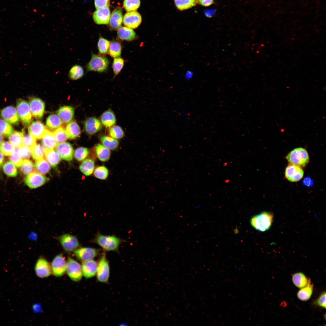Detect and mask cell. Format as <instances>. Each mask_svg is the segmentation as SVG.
Wrapping results in <instances>:
<instances>
[{"mask_svg":"<svg viewBox=\"0 0 326 326\" xmlns=\"http://www.w3.org/2000/svg\"><path fill=\"white\" fill-rule=\"evenodd\" d=\"M95 167V162L91 158H87L81 164L79 168L81 171L85 175L89 176L94 172Z\"/></svg>","mask_w":326,"mask_h":326,"instance_id":"31","label":"cell"},{"mask_svg":"<svg viewBox=\"0 0 326 326\" xmlns=\"http://www.w3.org/2000/svg\"><path fill=\"white\" fill-rule=\"evenodd\" d=\"M123 16L122 8L118 7L112 11L109 20V25L111 29L117 30L120 27L122 24Z\"/></svg>","mask_w":326,"mask_h":326,"instance_id":"21","label":"cell"},{"mask_svg":"<svg viewBox=\"0 0 326 326\" xmlns=\"http://www.w3.org/2000/svg\"><path fill=\"white\" fill-rule=\"evenodd\" d=\"M24 136L23 132L14 131L9 136V142L14 147H19L22 145Z\"/></svg>","mask_w":326,"mask_h":326,"instance_id":"35","label":"cell"},{"mask_svg":"<svg viewBox=\"0 0 326 326\" xmlns=\"http://www.w3.org/2000/svg\"><path fill=\"white\" fill-rule=\"evenodd\" d=\"M50 165L47 161L43 158L37 160L34 165L37 172L43 174L49 171L51 168Z\"/></svg>","mask_w":326,"mask_h":326,"instance_id":"36","label":"cell"},{"mask_svg":"<svg viewBox=\"0 0 326 326\" xmlns=\"http://www.w3.org/2000/svg\"><path fill=\"white\" fill-rule=\"evenodd\" d=\"M304 173L302 168L289 164L285 169V176L289 181L296 182L300 181L303 177Z\"/></svg>","mask_w":326,"mask_h":326,"instance_id":"12","label":"cell"},{"mask_svg":"<svg viewBox=\"0 0 326 326\" xmlns=\"http://www.w3.org/2000/svg\"><path fill=\"white\" fill-rule=\"evenodd\" d=\"M29 106L33 116L37 118L42 117L45 110V104L41 99L33 98L29 101Z\"/></svg>","mask_w":326,"mask_h":326,"instance_id":"16","label":"cell"},{"mask_svg":"<svg viewBox=\"0 0 326 326\" xmlns=\"http://www.w3.org/2000/svg\"><path fill=\"white\" fill-rule=\"evenodd\" d=\"M2 117L8 122L14 125H18L19 117L15 108L13 106L7 107L1 111Z\"/></svg>","mask_w":326,"mask_h":326,"instance_id":"19","label":"cell"},{"mask_svg":"<svg viewBox=\"0 0 326 326\" xmlns=\"http://www.w3.org/2000/svg\"><path fill=\"white\" fill-rule=\"evenodd\" d=\"M53 133L58 143L64 142L67 139L66 129L62 127L57 128Z\"/></svg>","mask_w":326,"mask_h":326,"instance_id":"51","label":"cell"},{"mask_svg":"<svg viewBox=\"0 0 326 326\" xmlns=\"http://www.w3.org/2000/svg\"><path fill=\"white\" fill-rule=\"evenodd\" d=\"M10 161L16 167H20L21 165L23 158L21 154L19 147H16L13 152L9 155Z\"/></svg>","mask_w":326,"mask_h":326,"instance_id":"42","label":"cell"},{"mask_svg":"<svg viewBox=\"0 0 326 326\" xmlns=\"http://www.w3.org/2000/svg\"><path fill=\"white\" fill-rule=\"evenodd\" d=\"M110 16L109 6L97 9L93 14L94 22L98 24H107L109 23Z\"/></svg>","mask_w":326,"mask_h":326,"instance_id":"17","label":"cell"},{"mask_svg":"<svg viewBox=\"0 0 326 326\" xmlns=\"http://www.w3.org/2000/svg\"><path fill=\"white\" fill-rule=\"evenodd\" d=\"M140 4V0H124L123 1L124 7L127 12L136 10Z\"/></svg>","mask_w":326,"mask_h":326,"instance_id":"44","label":"cell"},{"mask_svg":"<svg viewBox=\"0 0 326 326\" xmlns=\"http://www.w3.org/2000/svg\"><path fill=\"white\" fill-rule=\"evenodd\" d=\"M99 250L90 247H82L74 251V254L79 260L85 261L92 259L97 256Z\"/></svg>","mask_w":326,"mask_h":326,"instance_id":"11","label":"cell"},{"mask_svg":"<svg viewBox=\"0 0 326 326\" xmlns=\"http://www.w3.org/2000/svg\"><path fill=\"white\" fill-rule=\"evenodd\" d=\"M62 122L58 115L53 114L50 115L47 118L46 125L49 129L51 130L56 129L61 127Z\"/></svg>","mask_w":326,"mask_h":326,"instance_id":"34","label":"cell"},{"mask_svg":"<svg viewBox=\"0 0 326 326\" xmlns=\"http://www.w3.org/2000/svg\"><path fill=\"white\" fill-rule=\"evenodd\" d=\"M110 273L109 264L106 258L105 252H103L98 263L97 272V280L101 283H107L108 281Z\"/></svg>","mask_w":326,"mask_h":326,"instance_id":"5","label":"cell"},{"mask_svg":"<svg viewBox=\"0 0 326 326\" xmlns=\"http://www.w3.org/2000/svg\"><path fill=\"white\" fill-rule=\"evenodd\" d=\"M45 157L50 165L54 168L58 165L61 161L60 155L54 149H45Z\"/></svg>","mask_w":326,"mask_h":326,"instance_id":"28","label":"cell"},{"mask_svg":"<svg viewBox=\"0 0 326 326\" xmlns=\"http://www.w3.org/2000/svg\"><path fill=\"white\" fill-rule=\"evenodd\" d=\"M16 109L18 115L23 124L25 126H28L31 121L32 113L28 103L23 99H18Z\"/></svg>","mask_w":326,"mask_h":326,"instance_id":"6","label":"cell"},{"mask_svg":"<svg viewBox=\"0 0 326 326\" xmlns=\"http://www.w3.org/2000/svg\"><path fill=\"white\" fill-rule=\"evenodd\" d=\"M292 281L294 285L300 289L305 287L311 283L310 280L302 273H295L292 276Z\"/></svg>","mask_w":326,"mask_h":326,"instance_id":"30","label":"cell"},{"mask_svg":"<svg viewBox=\"0 0 326 326\" xmlns=\"http://www.w3.org/2000/svg\"><path fill=\"white\" fill-rule=\"evenodd\" d=\"M98 263L93 259L82 262V273L87 279L95 276L97 273Z\"/></svg>","mask_w":326,"mask_h":326,"instance_id":"20","label":"cell"},{"mask_svg":"<svg viewBox=\"0 0 326 326\" xmlns=\"http://www.w3.org/2000/svg\"><path fill=\"white\" fill-rule=\"evenodd\" d=\"M216 11L215 9H207L204 11V14L206 17L210 18L215 14Z\"/></svg>","mask_w":326,"mask_h":326,"instance_id":"58","label":"cell"},{"mask_svg":"<svg viewBox=\"0 0 326 326\" xmlns=\"http://www.w3.org/2000/svg\"><path fill=\"white\" fill-rule=\"evenodd\" d=\"M303 184L309 187L312 186L313 184L312 180L309 177H306L303 181Z\"/></svg>","mask_w":326,"mask_h":326,"instance_id":"59","label":"cell"},{"mask_svg":"<svg viewBox=\"0 0 326 326\" xmlns=\"http://www.w3.org/2000/svg\"><path fill=\"white\" fill-rule=\"evenodd\" d=\"M66 131L68 139H74L80 135L81 130L78 125L75 121L70 122L66 126Z\"/></svg>","mask_w":326,"mask_h":326,"instance_id":"25","label":"cell"},{"mask_svg":"<svg viewBox=\"0 0 326 326\" xmlns=\"http://www.w3.org/2000/svg\"><path fill=\"white\" fill-rule=\"evenodd\" d=\"M55 149L62 159L69 161L72 160L74 150L71 144L65 142L58 143Z\"/></svg>","mask_w":326,"mask_h":326,"instance_id":"14","label":"cell"},{"mask_svg":"<svg viewBox=\"0 0 326 326\" xmlns=\"http://www.w3.org/2000/svg\"><path fill=\"white\" fill-rule=\"evenodd\" d=\"M22 172L25 175H27L33 172L34 170V165L33 162L27 159L23 160L21 166Z\"/></svg>","mask_w":326,"mask_h":326,"instance_id":"48","label":"cell"},{"mask_svg":"<svg viewBox=\"0 0 326 326\" xmlns=\"http://www.w3.org/2000/svg\"><path fill=\"white\" fill-rule=\"evenodd\" d=\"M13 132L11 126L5 121L0 119V134L5 136H9Z\"/></svg>","mask_w":326,"mask_h":326,"instance_id":"49","label":"cell"},{"mask_svg":"<svg viewBox=\"0 0 326 326\" xmlns=\"http://www.w3.org/2000/svg\"><path fill=\"white\" fill-rule=\"evenodd\" d=\"M35 271L37 275L42 278L48 277L52 273L51 266L46 259L42 257L37 261Z\"/></svg>","mask_w":326,"mask_h":326,"instance_id":"13","label":"cell"},{"mask_svg":"<svg viewBox=\"0 0 326 326\" xmlns=\"http://www.w3.org/2000/svg\"><path fill=\"white\" fill-rule=\"evenodd\" d=\"M41 139L42 145L45 149H54L58 143L53 133L47 129Z\"/></svg>","mask_w":326,"mask_h":326,"instance_id":"24","label":"cell"},{"mask_svg":"<svg viewBox=\"0 0 326 326\" xmlns=\"http://www.w3.org/2000/svg\"><path fill=\"white\" fill-rule=\"evenodd\" d=\"M46 130L44 124L39 121L32 122L28 128L29 134L36 139H41Z\"/></svg>","mask_w":326,"mask_h":326,"instance_id":"22","label":"cell"},{"mask_svg":"<svg viewBox=\"0 0 326 326\" xmlns=\"http://www.w3.org/2000/svg\"><path fill=\"white\" fill-rule=\"evenodd\" d=\"M4 160L3 154L0 151V169H1Z\"/></svg>","mask_w":326,"mask_h":326,"instance_id":"60","label":"cell"},{"mask_svg":"<svg viewBox=\"0 0 326 326\" xmlns=\"http://www.w3.org/2000/svg\"><path fill=\"white\" fill-rule=\"evenodd\" d=\"M48 178L38 172H32L27 175L24 179L25 184L30 188L39 187L48 181Z\"/></svg>","mask_w":326,"mask_h":326,"instance_id":"9","label":"cell"},{"mask_svg":"<svg viewBox=\"0 0 326 326\" xmlns=\"http://www.w3.org/2000/svg\"><path fill=\"white\" fill-rule=\"evenodd\" d=\"M67 262L62 254L56 256L52 261L51 267L52 273L56 277L62 276L66 271Z\"/></svg>","mask_w":326,"mask_h":326,"instance_id":"10","label":"cell"},{"mask_svg":"<svg viewBox=\"0 0 326 326\" xmlns=\"http://www.w3.org/2000/svg\"><path fill=\"white\" fill-rule=\"evenodd\" d=\"M197 2L203 6H208L214 3L213 0H197Z\"/></svg>","mask_w":326,"mask_h":326,"instance_id":"57","label":"cell"},{"mask_svg":"<svg viewBox=\"0 0 326 326\" xmlns=\"http://www.w3.org/2000/svg\"><path fill=\"white\" fill-rule=\"evenodd\" d=\"M122 49L121 44L119 42L113 40L110 42L108 53L113 58L119 57L121 54Z\"/></svg>","mask_w":326,"mask_h":326,"instance_id":"37","label":"cell"},{"mask_svg":"<svg viewBox=\"0 0 326 326\" xmlns=\"http://www.w3.org/2000/svg\"><path fill=\"white\" fill-rule=\"evenodd\" d=\"M110 4V0H94V5L97 9L107 6Z\"/></svg>","mask_w":326,"mask_h":326,"instance_id":"56","label":"cell"},{"mask_svg":"<svg viewBox=\"0 0 326 326\" xmlns=\"http://www.w3.org/2000/svg\"><path fill=\"white\" fill-rule=\"evenodd\" d=\"M314 304L321 307L326 308V292H322L315 301Z\"/></svg>","mask_w":326,"mask_h":326,"instance_id":"55","label":"cell"},{"mask_svg":"<svg viewBox=\"0 0 326 326\" xmlns=\"http://www.w3.org/2000/svg\"><path fill=\"white\" fill-rule=\"evenodd\" d=\"M57 113L62 122L68 123L71 121L74 117V110L71 106H62L58 110Z\"/></svg>","mask_w":326,"mask_h":326,"instance_id":"23","label":"cell"},{"mask_svg":"<svg viewBox=\"0 0 326 326\" xmlns=\"http://www.w3.org/2000/svg\"><path fill=\"white\" fill-rule=\"evenodd\" d=\"M100 120L102 124L107 127L113 126L116 122L115 115L110 110L104 112L101 115Z\"/></svg>","mask_w":326,"mask_h":326,"instance_id":"29","label":"cell"},{"mask_svg":"<svg viewBox=\"0 0 326 326\" xmlns=\"http://www.w3.org/2000/svg\"><path fill=\"white\" fill-rule=\"evenodd\" d=\"M286 158L289 164L301 168L305 167L309 160L307 151L302 147L296 148L292 150Z\"/></svg>","mask_w":326,"mask_h":326,"instance_id":"3","label":"cell"},{"mask_svg":"<svg viewBox=\"0 0 326 326\" xmlns=\"http://www.w3.org/2000/svg\"><path fill=\"white\" fill-rule=\"evenodd\" d=\"M66 271L72 280L77 282L81 279L83 275L82 266L71 257L69 258L67 262Z\"/></svg>","mask_w":326,"mask_h":326,"instance_id":"7","label":"cell"},{"mask_svg":"<svg viewBox=\"0 0 326 326\" xmlns=\"http://www.w3.org/2000/svg\"><path fill=\"white\" fill-rule=\"evenodd\" d=\"M4 138L3 136L0 134V145L3 142Z\"/></svg>","mask_w":326,"mask_h":326,"instance_id":"61","label":"cell"},{"mask_svg":"<svg viewBox=\"0 0 326 326\" xmlns=\"http://www.w3.org/2000/svg\"><path fill=\"white\" fill-rule=\"evenodd\" d=\"M36 139L30 134L24 135L23 145L31 148L36 143Z\"/></svg>","mask_w":326,"mask_h":326,"instance_id":"53","label":"cell"},{"mask_svg":"<svg viewBox=\"0 0 326 326\" xmlns=\"http://www.w3.org/2000/svg\"><path fill=\"white\" fill-rule=\"evenodd\" d=\"M84 128L88 134L92 135L101 130L102 126L98 119L95 117H91L85 120Z\"/></svg>","mask_w":326,"mask_h":326,"instance_id":"18","label":"cell"},{"mask_svg":"<svg viewBox=\"0 0 326 326\" xmlns=\"http://www.w3.org/2000/svg\"><path fill=\"white\" fill-rule=\"evenodd\" d=\"M31 155L34 159L37 160L45 157V149L39 144L36 143L31 148Z\"/></svg>","mask_w":326,"mask_h":326,"instance_id":"40","label":"cell"},{"mask_svg":"<svg viewBox=\"0 0 326 326\" xmlns=\"http://www.w3.org/2000/svg\"><path fill=\"white\" fill-rule=\"evenodd\" d=\"M109 63V60L106 57L92 53L91 59L86 65L87 72H103L107 70Z\"/></svg>","mask_w":326,"mask_h":326,"instance_id":"4","label":"cell"},{"mask_svg":"<svg viewBox=\"0 0 326 326\" xmlns=\"http://www.w3.org/2000/svg\"><path fill=\"white\" fill-rule=\"evenodd\" d=\"M93 241L104 251H117L120 245L123 240L113 235H104L98 232Z\"/></svg>","mask_w":326,"mask_h":326,"instance_id":"1","label":"cell"},{"mask_svg":"<svg viewBox=\"0 0 326 326\" xmlns=\"http://www.w3.org/2000/svg\"><path fill=\"white\" fill-rule=\"evenodd\" d=\"M15 149V147L9 142H3L0 145V151L6 156L10 155Z\"/></svg>","mask_w":326,"mask_h":326,"instance_id":"47","label":"cell"},{"mask_svg":"<svg viewBox=\"0 0 326 326\" xmlns=\"http://www.w3.org/2000/svg\"><path fill=\"white\" fill-rule=\"evenodd\" d=\"M84 69L82 66L79 65H75L70 68L68 76L70 79L76 80L82 78L84 75Z\"/></svg>","mask_w":326,"mask_h":326,"instance_id":"33","label":"cell"},{"mask_svg":"<svg viewBox=\"0 0 326 326\" xmlns=\"http://www.w3.org/2000/svg\"><path fill=\"white\" fill-rule=\"evenodd\" d=\"M124 64L123 59L120 57L114 58L112 64V68L114 77L120 72L123 68Z\"/></svg>","mask_w":326,"mask_h":326,"instance_id":"52","label":"cell"},{"mask_svg":"<svg viewBox=\"0 0 326 326\" xmlns=\"http://www.w3.org/2000/svg\"><path fill=\"white\" fill-rule=\"evenodd\" d=\"M118 37L122 40L132 41L135 39L136 35L132 29L125 27H120L117 32Z\"/></svg>","mask_w":326,"mask_h":326,"instance_id":"26","label":"cell"},{"mask_svg":"<svg viewBox=\"0 0 326 326\" xmlns=\"http://www.w3.org/2000/svg\"><path fill=\"white\" fill-rule=\"evenodd\" d=\"M313 285L311 283L305 287L301 289L297 293V296L300 300L306 301L308 300L312 294Z\"/></svg>","mask_w":326,"mask_h":326,"instance_id":"38","label":"cell"},{"mask_svg":"<svg viewBox=\"0 0 326 326\" xmlns=\"http://www.w3.org/2000/svg\"><path fill=\"white\" fill-rule=\"evenodd\" d=\"M94 176L98 179L105 180L108 176L109 171L105 166L103 165L100 166L94 169Z\"/></svg>","mask_w":326,"mask_h":326,"instance_id":"43","label":"cell"},{"mask_svg":"<svg viewBox=\"0 0 326 326\" xmlns=\"http://www.w3.org/2000/svg\"><path fill=\"white\" fill-rule=\"evenodd\" d=\"M174 2L177 8L181 11L191 8L197 3V0H174Z\"/></svg>","mask_w":326,"mask_h":326,"instance_id":"39","label":"cell"},{"mask_svg":"<svg viewBox=\"0 0 326 326\" xmlns=\"http://www.w3.org/2000/svg\"><path fill=\"white\" fill-rule=\"evenodd\" d=\"M272 213L264 211L253 216L251 219V226L255 229L261 232L269 230L273 220Z\"/></svg>","mask_w":326,"mask_h":326,"instance_id":"2","label":"cell"},{"mask_svg":"<svg viewBox=\"0 0 326 326\" xmlns=\"http://www.w3.org/2000/svg\"><path fill=\"white\" fill-rule=\"evenodd\" d=\"M16 167L10 161L5 162L3 166V169L4 173L8 176L14 177L18 174Z\"/></svg>","mask_w":326,"mask_h":326,"instance_id":"41","label":"cell"},{"mask_svg":"<svg viewBox=\"0 0 326 326\" xmlns=\"http://www.w3.org/2000/svg\"><path fill=\"white\" fill-rule=\"evenodd\" d=\"M99 139L102 145L110 150H114L118 147L119 142L117 139L104 135L101 136Z\"/></svg>","mask_w":326,"mask_h":326,"instance_id":"32","label":"cell"},{"mask_svg":"<svg viewBox=\"0 0 326 326\" xmlns=\"http://www.w3.org/2000/svg\"><path fill=\"white\" fill-rule=\"evenodd\" d=\"M142 22V17L137 12H128L125 14L123 18L124 25L128 27L135 29Z\"/></svg>","mask_w":326,"mask_h":326,"instance_id":"15","label":"cell"},{"mask_svg":"<svg viewBox=\"0 0 326 326\" xmlns=\"http://www.w3.org/2000/svg\"><path fill=\"white\" fill-rule=\"evenodd\" d=\"M58 240L64 250L68 252L74 251L78 248L80 244L76 237L68 234L60 236Z\"/></svg>","mask_w":326,"mask_h":326,"instance_id":"8","label":"cell"},{"mask_svg":"<svg viewBox=\"0 0 326 326\" xmlns=\"http://www.w3.org/2000/svg\"><path fill=\"white\" fill-rule=\"evenodd\" d=\"M20 151L23 158L27 159L31 155V148L22 145L19 147Z\"/></svg>","mask_w":326,"mask_h":326,"instance_id":"54","label":"cell"},{"mask_svg":"<svg viewBox=\"0 0 326 326\" xmlns=\"http://www.w3.org/2000/svg\"><path fill=\"white\" fill-rule=\"evenodd\" d=\"M89 153V151L88 148L80 147L76 149L74 152V156L77 161H82L86 158Z\"/></svg>","mask_w":326,"mask_h":326,"instance_id":"45","label":"cell"},{"mask_svg":"<svg viewBox=\"0 0 326 326\" xmlns=\"http://www.w3.org/2000/svg\"><path fill=\"white\" fill-rule=\"evenodd\" d=\"M109 134L110 137L117 139L123 138L124 136V133L121 127L117 125L110 128Z\"/></svg>","mask_w":326,"mask_h":326,"instance_id":"50","label":"cell"},{"mask_svg":"<svg viewBox=\"0 0 326 326\" xmlns=\"http://www.w3.org/2000/svg\"><path fill=\"white\" fill-rule=\"evenodd\" d=\"M95 149L97 157L100 161L105 162L109 159L111 155L109 149L100 144L96 145Z\"/></svg>","mask_w":326,"mask_h":326,"instance_id":"27","label":"cell"},{"mask_svg":"<svg viewBox=\"0 0 326 326\" xmlns=\"http://www.w3.org/2000/svg\"><path fill=\"white\" fill-rule=\"evenodd\" d=\"M110 42L102 37H100L98 43L97 47L99 52L102 54H106L108 52Z\"/></svg>","mask_w":326,"mask_h":326,"instance_id":"46","label":"cell"}]
</instances>
